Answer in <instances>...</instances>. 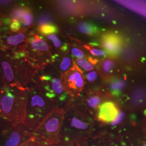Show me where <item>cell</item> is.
Returning <instances> with one entry per match:
<instances>
[{"label": "cell", "mask_w": 146, "mask_h": 146, "mask_svg": "<svg viewBox=\"0 0 146 146\" xmlns=\"http://www.w3.org/2000/svg\"><path fill=\"white\" fill-rule=\"evenodd\" d=\"M62 126L59 136V145L63 146H81L91 133L92 125L78 116L74 110L69 107L64 110Z\"/></svg>", "instance_id": "cell-1"}, {"label": "cell", "mask_w": 146, "mask_h": 146, "mask_svg": "<svg viewBox=\"0 0 146 146\" xmlns=\"http://www.w3.org/2000/svg\"><path fill=\"white\" fill-rule=\"evenodd\" d=\"M27 97L24 93H13L6 90L0 97L2 116L12 125L24 123L26 118Z\"/></svg>", "instance_id": "cell-2"}, {"label": "cell", "mask_w": 146, "mask_h": 146, "mask_svg": "<svg viewBox=\"0 0 146 146\" xmlns=\"http://www.w3.org/2000/svg\"><path fill=\"white\" fill-rule=\"evenodd\" d=\"M65 111L63 108H55L32 132L33 136L53 145H59V136L62 126Z\"/></svg>", "instance_id": "cell-3"}, {"label": "cell", "mask_w": 146, "mask_h": 146, "mask_svg": "<svg viewBox=\"0 0 146 146\" xmlns=\"http://www.w3.org/2000/svg\"><path fill=\"white\" fill-rule=\"evenodd\" d=\"M52 102L38 93H31L27 98L26 118L24 124L32 132L52 110Z\"/></svg>", "instance_id": "cell-4"}, {"label": "cell", "mask_w": 146, "mask_h": 146, "mask_svg": "<svg viewBox=\"0 0 146 146\" xmlns=\"http://www.w3.org/2000/svg\"><path fill=\"white\" fill-rule=\"evenodd\" d=\"M33 136L24 123L11 124L0 129V146H19Z\"/></svg>", "instance_id": "cell-5"}, {"label": "cell", "mask_w": 146, "mask_h": 146, "mask_svg": "<svg viewBox=\"0 0 146 146\" xmlns=\"http://www.w3.org/2000/svg\"><path fill=\"white\" fill-rule=\"evenodd\" d=\"M102 47L107 54L116 56L120 53L123 44L122 38L119 35L113 33L104 34L101 39Z\"/></svg>", "instance_id": "cell-6"}, {"label": "cell", "mask_w": 146, "mask_h": 146, "mask_svg": "<svg viewBox=\"0 0 146 146\" xmlns=\"http://www.w3.org/2000/svg\"><path fill=\"white\" fill-rule=\"evenodd\" d=\"M64 84L68 94L73 91H80L84 86V77L79 71H70L66 75Z\"/></svg>", "instance_id": "cell-7"}, {"label": "cell", "mask_w": 146, "mask_h": 146, "mask_svg": "<svg viewBox=\"0 0 146 146\" xmlns=\"http://www.w3.org/2000/svg\"><path fill=\"white\" fill-rule=\"evenodd\" d=\"M119 111L115 104L112 102H105L100 107L98 119L104 123L112 122L119 114Z\"/></svg>", "instance_id": "cell-8"}, {"label": "cell", "mask_w": 146, "mask_h": 146, "mask_svg": "<svg viewBox=\"0 0 146 146\" xmlns=\"http://www.w3.org/2000/svg\"><path fill=\"white\" fill-rule=\"evenodd\" d=\"M77 28L80 33L89 35H93L98 32V28L97 27L92 23L87 22H80L78 25Z\"/></svg>", "instance_id": "cell-9"}, {"label": "cell", "mask_w": 146, "mask_h": 146, "mask_svg": "<svg viewBox=\"0 0 146 146\" xmlns=\"http://www.w3.org/2000/svg\"><path fill=\"white\" fill-rule=\"evenodd\" d=\"M31 43V47L34 50L46 52L49 49V46L47 43L37 36H35V38H33Z\"/></svg>", "instance_id": "cell-10"}, {"label": "cell", "mask_w": 146, "mask_h": 146, "mask_svg": "<svg viewBox=\"0 0 146 146\" xmlns=\"http://www.w3.org/2000/svg\"><path fill=\"white\" fill-rule=\"evenodd\" d=\"M19 146H63L60 145H53L46 142L38 140L34 136H32V137L28 140Z\"/></svg>", "instance_id": "cell-11"}, {"label": "cell", "mask_w": 146, "mask_h": 146, "mask_svg": "<svg viewBox=\"0 0 146 146\" xmlns=\"http://www.w3.org/2000/svg\"><path fill=\"white\" fill-rule=\"evenodd\" d=\"M38 31L42 34L44 35H48L57 33L58 28L57 27L52 24H46L39 27Z\"/></svg>", "instance_id": "cell-12"}, {"label": "cell", "mask_w": 146, "mask_h": 146, "mask_svg": "<svg viewBox=\"0 0 146 146\" xmlns=\"http://www.w3.org/2000/svg\"><path fill=\"white\" fill-rule=\"evenodd\" d=\"M26 35L24 34H19L7 38V42L11 46H17L25 41Z\"/></svg>", "instance_id": "cell-13"}, {"label": "cell", "mask_w": 146, "mask_h": 146, "mask_svg": "<svg viewBox=\"0 0 146 146\" xmlns=\"http://www.w3.org/2000/svg\"><path fill=\"white\" fill-rule=\"evenodd\" d=\"M2 66L4 72L5 79L8 81L10 82L13 81L14 78V74L9 63L6 61H3L2 63Z\"/></svg>", "instance_id": "cell-14"}, {"label": "cell", "mask_w": 146, "mask_h": 146, "mask_svg": "<svg viewBox=\"0 0 146 146\" xmlns=\"http://www.w3.org/2000/svg\"><path fill=\"white\" fill-rule=\"evenodd\" d=\"M125 82L123 80H115L110 84V89L114 93H119L125 88Z\"/></svg>", "instance_id": "cell-15"}, {"label": "cell", "mask_w": 146, "mask_h": 146, "mask_svg": "<svg viewBox=\"0 0 146 146\" xmlns=\"http://www.w3.org/2000/svg\"><path fill=\"white\" fill-rule=\"evenodd\" d=\"M33 21V17L31 11L28 9L26 8L25 11L22 16L21 22H22L25 26L29 27L31 25Z\"/></svg>", "instance_id": "cell-16"}, {"label": "cell", "mask_w": 146, "mask_h": 146, "mask_svg": "<svg viewBox=\"0 0 146 146\" xmlns=\"http://www.w3.org/2000/svg\"><path fill=\"white\" fill-rule=\"evenodd\" d=\"M146 93L144 91L141 89H137L134 92L133 96V102L136 104H141L145 99Z\"/></svg>", "instance_id": "cell-17"}, {"label": "cell", "mask_w": 146, "mask_h": 146, "mask_svg": "<svg viewBox=\"0 0 146 146\" xmlns=\"http://www.w3.org/2000/svg\"><path fill=\"white\" fill-rule=\"evenodd\" d=\"M76 62L78 66L83 68L86 71H90L94 69V66L90 62L83 58H78L76 60Z\"/></svg>", "instance_id": "cell-18"}, {"label": "cell", "mask_w": 146, "mask_h": 146, "mask_svg": "<svg viewBox=\"0 0 146 146\" xmlns=\"http://www.w3.org/2000/svg\"><path fill=\"white\" fill-rule=\"evenodd\" d=\"M25 10L26 8H17L14 9L11 15L12 19H13V20H17L19 22L21 21Z\"/></svg>", "instance_id": "cell-19"}, {"label": "cell", "mask_w": 146, "mask_h": 146, "mask_svg": "<svg viewBox=\"0 0 146 146\" xmlns=\"http://www.w3.org/2000/svg\"><path fill=\"white\" fill-rule=\"evenodd\" d=\"M101 102V99L99 96H93L89 98L87 100V104L89 107L92 108H96Z\"/></svg>", "instance_id": "cell-20"}, {"label": "cell", "mask_w": 146, "mask_h": 146, "mask_svg": "<svg viewBox=\"0 0 146 146\" xmlns=\"http://www.w3.org/2000/svg\"><path fill=\"white\" fill-rule=\"evenodd\" d=\"M52 20V16L49 14H44L41 15L38 19L37 23L40 26L43 25L49 24Z\"/></svg>", "instance_id": "cell-21"}, {"label": "cell", "mask_w": 146, "mask_h": 146, "mask_svg": "<svg viewBox=\"0 0 146 146\" xmlns=\"http://www.w3.org/2000/svg\"><path fill=\"white\" fill-rule=\"evenodd\" d=\"M114 66V63L110 60H104L102 64V68L104 73H108L111 72Z\"/></svg>", "instance_id": "cell-22"}, {"label": "cell", "mask_w": 146, "mask_h": 146, "mask_svg": "<svg viewBox=\"0 0 146 146\" xmlns=\"http://www.w3.org/2000/svg\"><path fill=\"white\" fill-rule=\"evenodd\" d=\"M71 64V60L70 58L66 57L63 58L62 61L60 64V69L63 71H66L68 70Z\"/></svg>", "instance_id": "cell-23"}, {"label": "cell", "mask_w": 146, "mask_h": 146, "mask_svg": "<svg viewBox=\"0 0 146 146\" xmlns=\"http://www.w3.org/2000/svg\"><path fill=\"white\" fill-rule=\"evenodd\" d=\"M47 38L49 40H50L52 41L55 47H56V48H59L61 46L62 43L56 35H55L54 34L49 35L47 36Z\"/></svg>", "instance_id": "cell-24"}, {"label": "cell", "mask_w": 146, "mask_h": 146, "mask_svg": "<svg viewBox=\"0 0 146 146\" xmlns=\"http://www.w3.org/2000/svg\"><path fill=\"white\" fill-rule=\"evenodd\" d=\"M90 53L96 56H104L107 55V52L104 50H100L95 48H93L90 50Z\"/></svg>", "instance_id": "cell-25"}, {"label": "cell", "mask_w": 146, "mask_h": 146, "mask_svg": "<svg viewBox=\"0 0 146 146\" xmlns=\"http://www.w3.org/2000/svg\"><path fill=\"white\" fill-rule=\"evenodd\" d=\"M124 116H125L124 113L122 112V111H120L119 115H117L116 118L112 122H111V125L114 126V125H119L123 119Z\"/></svg>", "instance_id": "cell-26"}, {"label": "cell", "mask_w": 146, "mask_h": 146, "mask_svg": "<svg viewBox=\"0 0 146 146\" xmlns=\"http://www.w3.org/2000/svg\"><path fill=\"white\" fill-rule=\"evenodd\" d=\"M11 31L14 32L18 31L21 28V23L19 21L17 20H13V22L11 23Z\"/></svg>", "instance_id": "cell-27"}, {"label": "cell", "mask_w": 146, "mask_h": 146, "mask_svg": "<svg viewBox=\"0 0 146 146\" xmlns=\"http://www.w3.org/2000/svg\"><path fill=\"white\" fill-rule=\"evenodd\" d=\"M71 52L73 55H74L75 56L79 58H82L84 57V52L78 48H74L72 49Z\"/></svg>", "instance_id": "cell-28"}, {"label": "cell", "mask_w": 146, "mask_h": 146, "mask_svg": "<svg viewBox=\"0 0 146 146\" xmlns=\"http://www.w3.org/2000/svg\"><path fill=\"white\" fill-rule=\"evenodd\" d=\"M97 77H98L97 73L94 71L91 72L89 73L88 74H87V76H86V78H87V80H88L89 81H90V82H93V81H95L96 79L97 78Z\"/></svg>", "instance_id": "cell-29"}, {"label": "cell", "mask_w": 146, "mask_h": 146, "mask_svg": "<svg viewBox=\"0 0 146 146\" xmlns=\"http://www.w3.org/2000/svg\"><path fill=\"white\" fill-rule=\"evenodd\" d=\"M9 3V1H0V3L2 4V5H7Z\"/></svg>", "instance_id": "cell-30"}, {"label": "cell", "mask_w": 146, "mask_h": 146, "mask_svg": "<svg viewBox=\"0 0 146 146\" xmlns=\"http://www.w3.org/2000/svg\"><path fill=\"white\" fill-rule=\"evenodd\" d=\"M146 146V144H145V145H144V146Z\"/></svg>", "instance_id": "cell-31"}, {"label": "cell", "mask_w": 146, "mask_h": 146, "mask_svg": "<svg viewBox=\"0 0 146 146\" xmlns=\"http://www.w3.org/2000/svg\"><path fill=\"white\" fill-rule=\"evenodd\" d=\"M0 112H1V110H0Z\"/></svg>", "instance_id": "cell-32"}, {"label": "cell", "mask_w": 146, "mask_h": 146, "mask_svg": "<svg viewBox=\"0 0 146 146\" xmlns=\"http://www.w3.org/2000/svg\"></svg>", "instance_id": "cell-33"}]
</instances>
